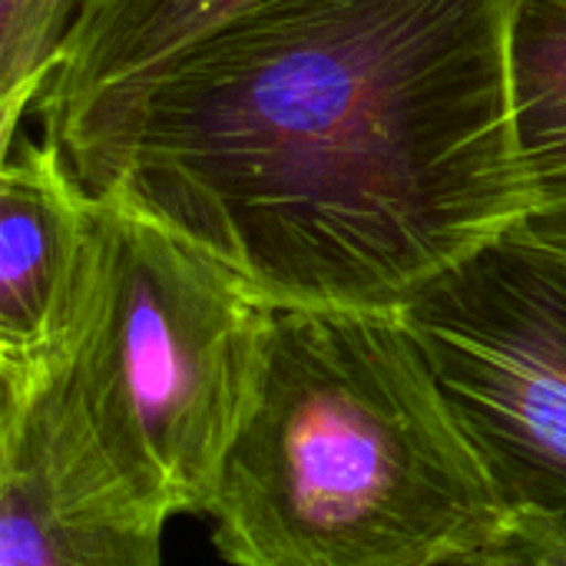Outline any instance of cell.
I'll list each match as a JSON object with an SVG mask.
<instances>
[{
    "label": "cell",
    "instance_id": "6da1fadb",
    "mask_svg": "<svg viewBox=\"0 0 566 566\" xmlns=\"http://www.w3.org/2000/svg\"><path fill=\"white\" fill-rule=\"evenodd\" d=\"M511 23L514 0H262L50 143L272 308L401 312L524 219Z\"/></svg>",
    "mask_w": 566,
    "mask_h": 566
},
{
    "label": "cell",
    "instance_id": "7a4b0ae2",
    "mask_svg": "<svg viewBox=\"0 0 566 566\" xmlns=\"http://www.w3.org/2000/svg\"><path fill=\"white\" fill-rule=\"evenodd\" d=\"M232 566H434L511 511L401 312L272 308L226 451Z\"/></svg>",
    "mask_w": 566,
    "mask_h": 566
},
{
    "label": "cell",
    "instance_id": "3957f363",
    "mask_svg": "<svg viewBox=\"0 0 566 566\" xmlns=\"http://www.w3.org/2000/svg\"><path fill=\"white\" fill-rule=\"evenodd\" d=\"M265 305L222 262L96 199L83 289L53 361L33 378L70 434L163 517L206 514L249 408Z\"/></svg>",
    "mask_w": 566,
    "mask_h": 566
},
{
    "label": "cell",
    "instance_id": "277c9868",
    "mask_svg": "<svg viewBox=\"0 0 566 566\" xmlns=\"http://www.w3.org/2000/svg\"><path fill=\"white\" fill-rule=\"evenodd\" d=\"M511 514L566 521V262L517 229L401 308Z\"/></svg>",
    "mask_w": 566,
    "mask_h": 566
},
{
    "label": "cell",
    "instance_id": "5b68a950",
    "mask_svg": "<svg viewBox=\"0 0 566 566\" xmlns=\"http://www.w3.org/2000/svg\"><path fill=\"white\" fill-rule=\"evenodd\" d=\"M166 521L99 468L40 381H0V566H163Z\"/></svg>",
    "mask_w": 566,
    "mask_h": 566
},
{
    "label": "cell",
    "instance_id": "8992f818",
    "mask_svg": "<svg viewBox=\"0 0 566 566\" xmlns=\"http://www.w3.org/2000/svg\"><path fill=\"white\" fill-rule=\"evenodd\" d=\"M96 196L50 139H17L0 169V378L40 375L63 345L90 265Z\"/></svg>",
    "mask_w": 566,
    "mask_h": 566
},
{
    "label": "cell",
    "instance_id": "52a82bcc",
    "mask_svg": "<svg viewBox=\"0 0 566 566\" xmlns=\"http://www.w3.org/2000/svg\"><path fill=\"white\" fill-rule=\"evenodd\" d=\"M262 0H76L33 113L46 139L136 93Z\"/></svg>",
    "mask_w": 566,
    "mask_h": 566
},
{
    "label": "cell",
    "instance_id": "ba28073f",
    "mask_svg": "<svg viewBox=\"0 0 566 566\" xmlns=\"http://www.w3.org/2000/svg\"><path fill=\"white\" fill-rule=\"evenodd\" d=\"M511 90L524 176L517 232L566 262V0H514Z\"/></svg>",
    "mask_w": 566,
    "mask_h": 566
},
{
    "label": "cell",
    "instance_id": "9c48e42d",
    "mask_svg": "<svg viewBox=\"0 0 566 566\" xmlns=\"http://www.w3.org/2000/svg\"><path fill=\"white\" fill-rule=\"evenodd\" d=\"M76 0H0V146L17 143L20 123L53 70Z\"/></svg>",
    "mask_w": 566,
    "mask_h": 566
},
{
    "label": "cell",
    "instance_id": "30bf717a",
    "mask_svg": "<svg viewBox=\"0 0 566 566\" xmlns=\"http://www.w3.org/2000/svg\"><path fill=\"white\" fill-rule=\"evenodd\" d=\"M434 566H566V521L511 514L497 534Z\"/></svg>",
    "mask_w": 566,
    "mask_h": 566
}]
</instances>
